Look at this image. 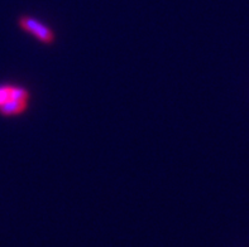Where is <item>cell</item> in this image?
<instances>
[{"label": "cell", "mask_w": 249, "mask_h": 247, "mask_svg": "<svg viewBox=\"0 0 249 247\" xmlns=\"http://www.w3.org/2000/svg\"><path fill=\"white\" fill-rule=\"evenodd\" d=\"M19 25L25 32H28L29 34L37 38L41 43L51 44L54 42L53 31L48 25L43 24V23L37 20V19L32 18V16H22V18L19 19Z\"/></svg>", "instance_id": "cell-1"}, {"label": "cell", "mask_w": 249, "mask_h": 247, "mask_svg": "<svg viewBox=\"0 0 249 247\" xmlns=\"http://www.w3.org/2000/svg\"><path fill=\"white\" fill-rule=\"evenodd\" d=\"M28 106V101H20V100H8L3 105H0V114L4 116H12L22 114Z\"/></svg>", "instance_id": "cell-2"}, {"label": "cell", "mask_w": 249, "mask_h": 247, "mask_svg": "<svg viewBox=\"0 0 249 247\" xmlns=\"http://www.w3.org/2000/svg\"><path fill=\"white\" fill-rule=\"evenodd\" d=\"M10 99H13V100L28 101V91L23 87H14V86H12V90H10Z\"/></svg>", "instance_id": "cell-3"}, {"label": "cell", "mask_w": 249, "mask_h": 247, "mask_svg": "<svg viewBox=\"0 0 249 247\" xmlns=\"http://www.w3.org/2000/svg\"><path fill=\"white\" fill-rule=\"evenodd\" d=\"M10 90L12 86H0V105L10 100Z\"/></svg>", "instance_id": "cell-4"}]
</instances>
